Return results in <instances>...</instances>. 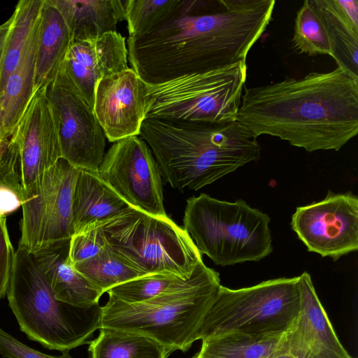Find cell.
Wrapping results in <instances>:
<instances>
[{"instance_id":"2","label":"cell","mask_w":358,"mask_h":358,"mask_svg":"<svg viewBox=\"0 0 358 358\" xmlns=\"http://www.w3.org/2000/svg\"><path fill=\"white\" fill-rule=\"evenodd\" d=\"M236 120L257 137L311 152L339 150L358 133V77L337 67L247 88Z\"/></svg>"},{"instance_id":"16","label":"cell","mask_w":358,"mask_h":358,"mask_svg":"<svg viewBox=\"0 0 358 358\" xmlns=\"http://www.w3.org/2000/svg\"><path fill=\"white\" fill-rule=\"evenodd\" d=\"M145 85L129 67L104 76L96 84L93 110L110 142L139 136L145 119Z\"/></svg>"},{"instance_id":"9","label":"cell","mask_w":358,"mask_h":358,"mask_svg":"<svg viewBox=\"0 0 358 358\" xmlns=\"http://www.w3.org/2000/svg\"><path fill=\"white\" fill-rule=\"evenodd\" d=\"M247 78L246 61L145 83V118L185 121L236 120Z\"/></svg>"},{"instance_id":"34","label":"cell","mask_w":358,"mask_h":358,"mask_svg":"<svg viewBox=\"0 0 358 358\" xmlns=\"http://www.w3.org/2000/svg\"><path fill=\"white\" fill-rule=\"evenodd\" d=\"M22 206V201L16 193L7 186L0 184V217H6Z\"/></svg>"},{"instance_id":"8","label":"cell","mask_w":358,"mask_h":358,"mask_svg":"<svg viewBox=\"0 0 358 358\" xmlns=\"http://www.w3.org/2000/svg\"><path fill=\"white\" fill-rule=\"evenodd\" d=\"M298 280L299 276L279 278L236 289L221 286L194 342L232 334H284L299 310Z\"/></svg>"},{"instance_id":"10","label":"cell","mask_w":358,"mask_h":358,"mask_svg":"<svg viewBox=\"0 0 358 358\" xmlns=\"http://www.w3.org/2000/svg\"><path fill=\"white\" fill-rule=\"evenodd\" d=\"M60 158L57 122L44 87L34 93L1 149L0 184L14 191L22 204L38 194L45 173Z\"/></svg>"},{"instance_id":"13","label":"cell","mask_w":358,"mask_h":358,"mask_svg":"<svg viewBox=\"0 0 358 358\" xmlns=\"http://www.w3.org/2000/svg\"><path fill=\"white\" fill-rule=\"evenodd\" d=\"M79 169L60 158L45 173L38 194L22 204L18 248L34 252L73 234L72 203Z\"/></svg>"},{"instance_id":"22","label":"cell","mask_w":358,"mask_h":358,"mask_svg":"<svg viewBox=\"0 0 358 358\" xmlns=\"http://www.w3.org/2000/svg\"><path fill=\"white\" fill-rule=\"evenodd\" d=\"M130 207L99 176L98 171L79 169L72 203L73 234L109 219Z\"/></svg>"},{"instance_id":"14","label":"cell","mask_w":358,"mask_h":358,"mask_svg":"<svg viewBox=\"0 0 358 358\" xmlns=\"http://www.w3.org/2000/svg\"><path fill=\"white\" fill-rule=\"evenodd\" d=\"M290 224L308 251L337 261L358 250V197L329 190L323 200L297 207Z\"/></svg>"},{"instance_id":"5","label":"cell","mask_w":358,"mask_h":358,"mask_svg":"<svg viewBox=\"0 0 358 358\" xmlns=\"http://www.w3.org/2000/svg\"><path fill=\"white\" fill-rule=\"evenodd\" d=\"M270 221L244 200L228 202L201 194L187 199L183 226L201 255L226 266L271 253Z\"/></svg>"},{"instance_id":"18","label":"cell","mask_w":358,"mask_h":358,"mask_svg":"<svg viewBox=\"0 0 358 358\" xmlns=\"http://www.w3.org/2000/svg\"><path fill=\"white\" fill-rule=\"evenodd\" d=\"M69 243L70 238L50 243L33 253L58 300L82 308L98 304L103 293L76 269Z\"/></svg>"},{"instance_id":"25","label":"cell","mask_w":358,"mask_h":358,"mask_svg":"<svg viewBox=\"0 0 358 358\" xmlns=\"http://www.w3.org/2000/svg\"><path fill=\"white\" fill-rule=\"evenodd\" d=\"M90 343L89 358H166L170 353L156 340L122 329L101 327Z\"/></svg>"},{"instance_id":"30","label":"cell","mask_w":358,"mask_h":358,"mask_svg":"<svg viewBox=\"0 0 358 358\" xmlns=\"http://www.w3.org/2000/svg\"><path fill=\"white\" fill-rule=\"evenodd\" d=\"M179 0H127L125 15L130 38L148 32L163 21L176 7Z\"/></svg>"},{"instance_id":"37","label":"cell","mask_w":358,"mask_h":358,"mask_svg":"<svg viewBox=\"0 0 358 358\" xmlns=\"http://www.w3.org/2000/svg\"><path fill=\"white\" fill-rule=\"evenodd\" d=\"M193 358H200L198 353L195 355V356Z\"/></svg>"},{"instance_id":"3","label":"cell","mask_w":358,"mask_h":358,"mask_svg":"<svg viewBox=\"0 0 358 358\" xmlns=\"http://www.w3.org/2000/svg\"><path fill=\"white\" fill-rule=\"evenodd\" d=\"M139 136L162 178L172 187L197 190L259 159L257 137L237 120L145 118Z\"/></svg>"},{"instance_id":"11","label":"cell","mask_w":358,"mask_h":358,"mask_svg":"<svg viewBox=\"0 0 358 358\" xmlns=\"http://www.w3.org/2000/svg\"><path fill=\"white\" fill-rule=\"evenodd\" d=\"M98 173L130 207L155 217H168L157 162L140 136L115 142Z\"/></svg>"},{"instance_id":"29","label":"cell","mask_w":358,"mask_h":358,"mask_svg":"<svg viewBox=\"0 0 358 358\" xmlns=\"http://www.w3.org/2000/svg\"><path fill=\"white\" fill-rule=\"evenodd\" d=\"M292 47L309 56H331V45L324 24L312 0L305 1L296 13Z\"/></svg>"},{"instance_id":"31","label":"cell","mask_w":358,"mask_h":358,"mask_svg":"<svg viewBox=\"0 0 358 358\" xmlns=\"http://www.w3.org/2000/svg\"><path fill=\"white\" fill-rule=\"evenodd\" d=\"M107 245L101 229L94 223L73 234L69 243V257L73 264L97 255Z\"/></svg>"},{"instance_id":"33","label":"cell","mask_w":358,"mask_h":358,"mask_svg":"<svg viewBox=\"0 0 358 358\" xmlns=\"http://www.w3.org/2000/svg\"><path fill=\"white\" fill-rule=\"evenodd\" d=\"M15 252L7 228L6 217H0V300L6 295Z\"/></svg>"},{"instance_id":"20","label":"cell","mask_w":358,"mask_h":358,"mask_svg":"<svg viewBox=\"0 0 358 358\" xmlns=\"http://www.w3.org/2000/svg\"><path fill=\"white\" fill-rule=\"evenodd\" d=\"M69 29L71 41L96 38L117 31L126 20L122 0H51Z\"/></svg>"},{"instance_id":"23","label":"cell","mask_w":358,"mask_h":358,"mask_svg":"<svg viewBox=\"0 0 358 358\" xmlns=\"http://www.w3.org/2000/svg\"><path fill=\"white\" fill-rule=\"evenodd\" d=\"M71 43L61 14L51 0H45L38 31L34 92L45 87L57 75Z\"/></svg>"},{"instance_id":"32","label":"cell","mask_w":358,"mask_h":358,"mask_svg":"<svg viewBox=\"0 0 358 358\" xmlns=\"http://www.w3.org/2000/svg\"><path fill=\"white\" fill-rule=\"evenodd\" d=\"M0 355L5 358H73L69 350L59 356H52L37 351L22 343L0 327Z\"/></svg>"},{"instance_id":"15","label":"cell","mask_w":358,"mask_h":358,"mask_svg":"<svg viewBox=\"0 0 358 358\" xmlns=\"http://www.w3.org/2000/svg\"><path fill=\"white\" fill-rule=\"evenodd\" d=\"M298 286L299 310L279 351L294 358H355L338 339L308 272L299 276Z\"/></svg>"},{"instance_id":"21","label":"cell","mask_w":358,"mask_h":358,"mask_svg":"<svg viewBox=\"0 0 358 358\" xmlns=\"http://www.w3.org/2000/svg\"><path fill=\"white\" fill-rule=\"evenodd\" d=\"M39 22L40 20L27 43L18 64L8 77L0 95V150L3 143L13 135L34 93Z\"/></svg>"},{"instance_id":"1","label":"cell","mask_w":358,"mask_h":358,"mask_svg":"<svg viewBox=\"0 0 358 358\" xmlns=\"http://www.w3.org/2000/svg\"><path fill=\"white\" fill-rule=\"evenodd\" d=\"M179 0L158 25L127 39L128 62L148 84L206 71L241 61L272 20L274 0Z\"/></svg>"},{"instance_id":"12","label":"cell","mask_w":358,"mask_h":358,"mask_svg":"<svg viewBox=\"0 0 358 358\" xmlns=\"http://www.w3.org/2000/svg\"><path fill=\"white\" fill-rule=\"evenodd\" d=\"M45 94L57 122L62 158L79 169L97 172L106 138L94 110L61 69Z\"/></svg>"},{"instance_id":"28","label":"cell","mask_w":358,"mask_h":358,"mask_svg":"<svg viewBox=\"0 0 358 358\" xmlns=\"http://www.w3.org/2000/svg\"><path fill=\"white\" fill-rule=\"evenodd\" d=\"M73 266L103 293L117 285L143 275L118 256L108 243L95 257Z\"/></svg>"},{"instance_id":"4","label":"cell","mask_w":358,"mask_h":358,"mask_svg":"<svg viewBox=\"0 0 358 358\" xmlns=\"http://www.w3.org/2000/svg\"><path fill=\"white\" fill-rule=\"evenodd\" d=\"M21 331L51 350L90 343L101 327L99 304L77 307L58 300L33 252L17 248L6 292Z\"/></svg>"},{"instance_id":"19","label":"cell","mask_w":358,"mask_h":358,"mask_svg":"<svg viewBox=\"0 0 358 358\" xmlns=\"http://www.w3.org/2000/svg\"><path fill=\"white\" fill-rule=\"evenodd\" d=\"M327 30L337 67L358 77V1L312 0Z\"/></svg>"},{"instance_id":"35","label":"cell","mask_w":358,"mask_h":358,"mask_svg":"<svg viewBox=\"0 0 358 358\" xmlns=\"http://www.w3.org/2000/svg\"><path fill=\"white\" fill-rule=\"evenodd\" d=\"M11 23L12 17L10 16L9 19L0 25V62L3 55L6 42L10 31Z\"/></svg>"},{"instance_id":"27","label":"cell","mask_w":358,"mask_h":358,"mask_svg":"<svg viewBox=\"0 0 358 358\" xmlns=\"http://www.w3.org/2000/svg\"><path fill=\"white\" fill-rule=\"evenodd\" d=\"M282 334L224 335L202 341L200 358H271L280 348Z\"/></svg>"},{"instance_id":"24","label":"cell","mask_w":358,"mask_h":358,"mask_svg":"<svg viewBox=\"0 0 358 358\" xmlns=\"http://www.w3.org/2000/svg\"><path fill=\"white\" fill-rule=\"evenodd\" d=\"M215 271V270L206 266L202 261L197 264L192 275L187 279H183L173 273H154L124 282L106 292L125 303H141L195 285Z\"/></svg>"},{"instance_id":"36","label":"cell","mask_w":358,"mask_h":358,"mask_svg":"<svg viewBox=\"0 0 358 358\" xmlns=\"http://www.w3.org/2000/svg\"><path fill=\"white\" fill-rule=\"evenodd\" d=\"M271 358H294V357L287 353L278 351L276 354H275Z\"/></svg>"},{"instance_id":"7","label":"cell","mask_w":358,"mask_h":358,"mask_svg":"<svg viewBox=\"0 0 358 358\" xmlns=\"http://www.w3.org/2000/svg\"><path fill=\"white\" fill-rule=\"evenodd\" d=\"M96 224L110 248L143 275L168 273L187 279L203 261L187 231L169 217L129 207Z\"/></svg>"},{"instance_id":"6","label":"cell","mask_w":358,"mask_h":358,"mask_svg":"<svg viewBox=\"0 0 358 358\" xmlns=\"http://www.w3.org/2000/svg\"><path fill=\"white\" fill-rule=\"evenodd\" d=\"M215 271L202 282L150 300L129 303L108 295L101 306V327L133 331L149 336L171 354L187 351L221 287Z\"/></svg>"},{"instance_id":"17","label":"cell","mask_w":358,"mask_h":358,"mask_svg":"<svg viewBox=\"0 0 358 358\" xmlns=\"http://www.w3.org/2000/svg\"><path fill=\"white\" fill-rule=\"evenodd\" d=\"M128 68L126 39L117 31L71 41L60 67L92 109L97 82Z\"/></svg>"},{"instance_id":"26","label":"cell","mask_w":358,"mask_h":358,"mask_svg":"<svg viewBox=\"0 0 358 358\" xmlns=\"http://www.w3.org/2000/svg\"><path fill=\"white\" fill-rule=\"evenodd\" d=\"M45 0H20L15 6L0 62V95L19 63L27 43L39 22Z\"/></svg>"}]
</instances>
